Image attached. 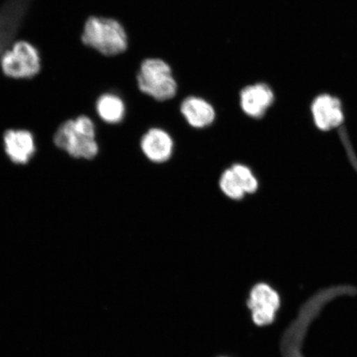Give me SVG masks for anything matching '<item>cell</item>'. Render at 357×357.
<instances>
[{"label": "cell", "mask_w": 357, "mask_h": 357, "mask_svg": "<svg viewBox=\"0 0 357 357\" xmlns=\"http://www.w3.org/2000/svg\"><path fill=\"white\" fill-rule=\"evenodd\" d=\"M82 41L106 56H117L128 48V36L123 26L109 17H89L84 26Z\"/></svg>", "instance_id": "6da1fadb"}, {"label": "cell", "mask_w": 357, "mask_h": 357, "mask_svg": "<svg viewBox=\"0 0 357 357\" xmlns=\"http://www.w3.org/2000/svg\"><path fill=\"white\" fill-rule=\"evenodd\" d=\"M55 144L74 158L92 159L99 153L95 125L86 116L62 124L56 133Z\"/></svg>", "instance_id": "7a4b0ae2"}, {"label": "cell", "mask_w": 357, "mask_h": 357, "mask_svg": "<svg viewBox=\"0 0 357 357\" xmlns=\"http://www.w3.org/2000/svg\"><path fill=\"white\" fill-rule=\"evenodd\" d=\"M137 82L142 93L158 101L172 100L177 93L178 86L171 66L159 58L142 61Z\"/></svg>", "instance_id": "3957f363"}, {"label": "cell", "mask_w": 357, "mask_h": 357, "mask_svg": "<svg viewBox=\"0 0 357 357\" xmlns=\"http://www.w3.org/2000/svg\"><path fill=\"white\" fill-rule=\"evenodd\" d=\"M3 73L13 79H29L41 70V58L33 44L17 41L4 52L0 60Z\"/></svg>", "instance_id": "277c9868"}, {"label": "cell", "mask_w": 357, "mask_h": 357, "mask_svg": "<svg viewBox=\"0 0 357 357\" xmlns=\"http://www.w3.org/2000/svg\"><path fill=\"white\" fill-rule=\"evenodd\" d=\"M280 303L279 293L270 284L258 283L254 285L248 301L253 323L258 327H265L273 323Z\"/></svg>", "instance_id": "5b68a950"}, {"label": "cell", "mask_w": 357, "mask_h": 357, "mask_svg": "<svg viewBox=\"0 0 357 357\" xmlns=\"http://www.w3.org/2000/svg\"><path fill=\"white\" fill-rule=\"evenodd\" d=\"M311 111L316 127L321 131L333 130L344 121L341 101L330 95L317 97L312 102Z\"/></svg>", "instance_id": "8992f818"}, {"label": "cell", "mask_w": 357, "mask_h": 357, "mask_svg": "<svg viewBox=\"0 0 357 357\" xmlns=\"http://www.w3.org/2000/svg\"><path fill=\"white\" fill-rule=\"evenodd\" d=\"M274 93L269 86L257 83L245 87L240 93V105L249 117L260 119L273 104Z\"/></svg>", "instance_id": "52a82bcc"}, {"label": "cell", "mask_w": 357, "mask_h": 357, "mask_svg": "<svg viewBox=\"0 0 357 357\" xmlns=\"http://www.w3.org/2000/svg\"><path fill=\"white\" fill-rule=\"evenodd\" d=\"M141 149L151 162L164 163L172 158L174 142L167 131L162 128H153L142 137Z\"/></svg>", "instance_id": "ba28073f"}, {"label": "cell", "mask_w": 357, "mask_h": 357, "mask_svg": "<svg viewBox=\"0 0 357 357\" xmlns=\"http://www.w3.org/2000/svg\"><path fill=\"white\" fill-rule=\"evenodd\" d=\"M181 114L192 128H204L214 122L216 112L211 104L202 98L187 97L181 105Z\"/></svg>", "instance_id": "9c48e42d"}, {"label": "cell", "mask_w": 357, "mask_h": 357, "mask_svg": "<svg viewBox=\"0 0 357 357\" xmlns=\"http://www.w3.org/2000/svg\"><path fill=\"white\" fill-rule=\"evenodd\" d=\"M6 153L13 162L25 164L35 151L32 134L26 131L11 130L4 136Z\"/></svg>", "instance_id": "30bf717a"}, {"label": "cell", "mask_w": 357, "mask_h": 357, "mask_svg": "<svg viewBox=\"0 0 357 357\" xmlns=\"http://www.w3.org/2000/svg\"><path fill=\"white\" fill-rule=\"evenodd\" d=\"M96 109L102 121L110 124L121 122L126 114L124 102L114 93H105L100 96L97 101Z\"/></svg>", "instance_id": "8fae6325"}, {"label": "cell", "mask_w": 357, "mask_h": 357, "mask_svg": "<svg viewBox=\"0 0 357 357\" xmlns=\"http://www.w3.org/2000/svg\"><path fill=\"white\" fill-rule=\"evenodd\" d=\"M220 187L227 197L234 200H240L244 198L245 193L236 178L235 174L230 167L225 169L222 174L220 180Z\"/></svg>", "instance_id": "7c38bea8"}, {"label": "cell", "mask_w": 357, "mask_h": 357, "mask_svg": "<svg viewBox=\"0 0 357 357\" xmlns=\"http://www.w3.org/2000/svg\"><path fill=\"white\" fill-rule=\"evenodd\" d=\"M245 195L253 194L258 190V181L252 169L243 164H234L231 167Z\"/></svg>", "instance_id": "4fadbf2b"}]
</instances>
